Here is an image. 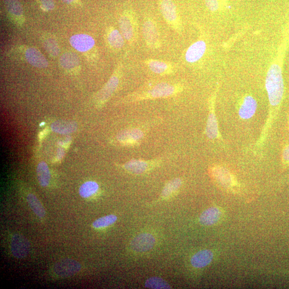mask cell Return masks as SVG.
Listing matches in <instances>:
<instances>
[{"label":"cell","instance_id":"cell-23","mask_svg":"<svg viewBox=\"0 0 289 289\" xmlns=\"http://www.w3.org/2000/svg\"><path fill=\"white\" fill-rule=\"evenodd\" d=\"M60 64L67 71H74L79 67L80 62L77 55L69 52L62 55Z\"/></svg>","mask_w":289,"mask_h":289},{"label":"cell","instance_id":"cell-29","mask_svg":"<svg viewBox=\"0 0 289 289\" xmlns=\"http://www.w3.org/2000/svg\"><path fill=\"white\" fill-rule=\"evenodd\" d=\"M144 287L148 289H170V286L165 280L158 277L148 279L144 283Z\"/></svg>","mask_w":289,"mask_h":289},{"label":"cell","instance_id":"cell-6","mask_svg":"<svg viewBox=\"0 0 289 289\" xmlns=\"http://www.w3.org/2000/svg\"><path fill=\"white\" fill-rule=\"evenodd\" d=\"M163 159L160 158L149 160L133 159L120 165V167L131 174L142 175L160 166L163 163Z\"/></svg>","mask_w":289,"mask_h":289},{"label":"cell","instance_id":"cell-3","mask_svg":"<svg viewBox=\"0 0 289 289\" xmlns=\"http://www.w3.org/2000/svg\"><path fill=\"white\" fill-rule=\"evenodd\" d=\"M120 33L130 45L135 43L138 38V25L137 17L132 10H126L119 20Z\"/></svg>","mask_w":289,"mask_h":289},{"label":"cell","instance_id":"cell-20","mask_svg":"<svg viewBox=\"0 0 289 289\" xmlns=\"http://www.w3.org/2000/svg\"><path fill=\"white\" fill-rule=\"evenodd\" d=\"M182 185V180L180 178H173L167 182L160 196L161 199H169L178 193Z\"/></svg>","mask_w":289,"mask_h":289},{"label":"cell","instance_id":"cell-24","mask_svg":"<svg viewBox=\"0 0 289 289\" xmlns=\"http://www.w3.org/2000/svg\"><path fill=\"white\" fill-rule=\"evenodd\" d=\"M39 183L43 187H47L50 180V173L48 167L45 162L40 163L37 169Z\"/></svg>","mask_w":289,"mask_h":289},{"label":"cell","instance_id":"cell-21","mask_svg":"<svg viewBox=\"0 0 289 289\" xmlns=\"http://www.w3.org/2000/svg\"><path fill=\"white\" fill-rule=\"evenodd\" d=\"M5 6L13 18L21 23L24 22L23 10L19 0H4Z\"/></svg>","mask_w":289,"mask_h":289},{"label":"cell","instance_id":"cell-15","mask_svg":"<svg viewBox=\"0 0 289 289\" xmlns=\"http://www.w3.org/2000/svg\"><path fill=\"white\" fill-rule=\"evenodd\" d=\"M25 57L27 62L33 67L45 68L48 65L46 58L38 49L30 48L25 51Z\"/></svg>","mask_w":289,"mask_h":289},{"label":"cell","instance_id":"cell-38","mask_svg":"<svg viewBox=\"0 0 289 289\" xmlns=\"http://www.w3.org/2000/svg\"></svg>","mask_w":289,"mask_h":289},{"label":"cell","instance_id":"cell-28","mask_svg":"<svg viewBox=\"0 0 289 289\" xmlns=\"http://www.w3.org/2000/svg\"><path fill=\"white\" fill-rule=\"evenodd\" d=\"M99 190V185L94 181L85 183L79 189V194L84 198H88L94 195Z\"/></svg>","mask_w":289,"mask_h":289},{"label":"cell","instance_id":"cell-31","mask_svg":"<svg viewBox=\"0 0 289 289\" xmlns=\"http://www.w3.org/2000/svg\"><path fill=\"white\" fill-rule=\"evenodd\" d=\"M206 7L212 12H216L226 5V0H205Z\"/></svg>","mask_w":289,"mask_h":289},{"label":"cell","instance_id":"cell-34","mask_svg":"<svg viewBox=\"0 0 289 289\" xmlns=\"http://www.w3.org/2000/svg\"><path fill=\"white\" fill-rule=\"evenodd\" d=\"M65 151L63 148H59L57 151V160H61L63 157H64Z\"/></svg>","mask_w":289,"mask_h":289},{"label":"cell","instance_id":"cell-18","mask_svg":"<svg viewBox=\"0 0 289 289\" xmlns=\"http://www.w3.org/2000/svg\"><path fill=\"white\" fill-rule=\"evenodd\" d=\"M257 103L251 96H246L239 110L240 117L242 119L251 118L256 112Z\"/></svg>","mask_w":289,"mask_h":289},{"label":"cell","instance_id":"cell-5","mask_svg":"<svg viewBox=\"0 0 289 289\" xmlns=\"http://www.w3.org/2000/svg\"><path fill=\"white\" fill-rule=\"evenodd\" d=\"M122 65H119L105 86L97 92L95 97L96 105L97 108H101L105 105L117 91L122 77Z\"/></svg>","mask_w":289,"mask_h":289},{"label":"cell","instance_id":"cell-33","mask_svg":"<svg viewBox=\"0 0 289 289\" xmlns=\"http://www.w3.org/2000/svg\"><path fill=\"white\" fill-rule=\"evenodd\" d=\"M42 8L45 11L53 10L55 8L54 0H39Z\"/></svg>","mask_w":289,"mask_h":289},{"label":"cell","instance_id":"cell-16","mask_svg":"<svg viewBox=\"0 0 289 289\" xmlns=\"http://www.w3.org/2000/svg\"><path fill=\"white\" fill-rule=\"evenodd\" d=\"M222 215V211L218 207H211L201 214L199 222L206 226H210L217 223L221 218Z\"/></svg>","mask_w":289,"mask_h":289},{"label":"cell","instance_id":"cell-1","mask_svg":"<svg viewBox=\"0 0 289 289\" xmlns=\"http://www.w3.org/2000/svg\"><path fill=\"white\" fill-rule=\"evenodd\" d=\"M183 90V87L180 84L161 82L148 87V88L135 92L124 97L120 102L128 104L144 100L165 99L175 96Z\"/></svg>","mask_w":289,"mask_h":289},{"label":"cell","instance_id":"cell-8","mask_svg":"<svg viewBox=\"0 0 289 289\" xmlns=\"http://www.w3.org/2000/svg\"><path fill=\"white\" fill-rule=\"evenodd\" d=\"M144 42L147 47L152 49H157L161 48V42L157 24L151 18L144 20L142 28Z\"/></svg>","mask_w":289,"mask_h":289},{"label":"cell","instance_id":"cell-12","mask_svg":"<svg viewBox=\"0 0 289 289\" xmlns=\"http://www.w3.org/2000/svg\"><path fill=\"white\" fill-rule=\"evenodd\" d=\"M144 62L150 71L161 76L175 72V65L169 62L149 59L144 60Z\"/></svg>","mask_w":289,"mask_h":289},{"label":"cell","instance_id":"cell-4","mask_svg":"<svg viewBox=\"0 0 289 289\" xmlns=\"http://www.w3.org/2000/svg\"><path fill=\"white\" fill-rule=\"evenodd\" d=\"M147 125L131 127L120 131L116 140L121 146H136L140 144L148 131Z\"/></svg>","mask_w":289,"mask_h":289},{"label":"cell","instance_id":"cell-27","mask_svg":"<svg viewBox=\"0 0 289 289\" xmlns=\"http://www.w3.org/2000/svg\"><path fill=\"white\" fill-rule=\"evenodd\" d=\"M43 43L45 49L51 56L56 57L59 55L60 52L59 46L53 37L45 36Z\"/></svg>","mask_w":289,"mask_h":289},{"label":"cell","instance_id":"cell-11","mask_svg":"<svg viewBox=\"0 0 289 289\" xmlns=\"http://www.w3.org/2000/svg\"><path fill=\"white\" fill-rule=\"evenodd\" d=\"M155 244L154 237L151 234L138 235L131 242L132 249L137 252H145L151 250Z\"/></svg>","mask_w":289,"mask_h":289},{"label":"cell","instance_id":"cell-19","mask_svg":"<svg viewBox=\"0 0 289 289\" xmlns=\"http://www.w3.org/2000/svg\"><path fill=\"white\" fill-rule=\"evenodd\" d=\"M107 40L110 47L114 49H122L124 45V38L122 33L114 27L108 29Z\"/></svg>","mask_w":289,"mask_h":289},{"label":"cell","instance_id":"cell-30","mask_svg":"<svg viewBox=\"0 0 289 289\" xmlns=\"http://www.w3.org/2000/svg\"><path fill=\"white\" fill-rule=\"evenodd\" d=\"M117 219V217L115 215L107 216L96 219L92 226L97 229L105 228L113 224Z\"/></svg>","mask_w":289,"mask_h":289},{"label":"cell","instance_id":"cell-37","mask_svg":"<svg viewBox=\"0 0 289 289\" xmlns=\"http://www.w3.org/2000/svg\"><path fill=\"white\" fill-rule=\"evenodd\" d=\"M62 1L68 4H71L76 1V0H62Z\"/></svg>","mask_w":289,"mask_h":289},{"label":"cell","instance_id":"cell-32","mask_svg":"<svg viewBox=\"0 0 289 289\" xmlns=\"http://www.w3.org/2000/svg\"><path fill=\"white\" fill-rule=\"evenodd\" d=\"M282 162L283 169L289 167V143H286L282 152Z\"/></svg>","mask_w":289,"mask_h":289},{"label":"cell","instance_id":"cell-22","mask_svg":"<svg viewBox=\"0 0 289 289\" xmlns=\"http://www.w3.org/2000/svg\"><path fill=\"white\" fill-rule=\"evenodd\" d=\"M77 128V124L70 121L57 120L51 125L52 131L63 135L72 134L76 131Z\"/></svg>","mask_w":289,"mask_h":289},{"label":"cell","instance_id":"cell-36","mask_svg":"<svg viewBox=\"0 0 289 289\" xmlns=\"http://www.w3.org/2000/svg\"><path fill=\"white\" fill-rule=\"evenodd\" d=\"M48 130H46L43 131V132H42L41 133H40V135H39V137L40 139H42L43 137H44V136H46V134H47L48 133Z\"/></svg>","mask_w":289,"mask_h":289},{"label":"cell","instance_id":"cell-10","mask_svg":"<svg viewBox=\"0 0 289 289\" xmlns=\"http://www.w3.org/2000/svg\"><path fill=\"white\" fill-rule=\"evenodd\" d=\"M30 251V243L24 236L15 234L11 239V251L15 257L19 259L24 258L28 256Z\"/></svg>","mask_w":289,"mask_h":289},{"label":"cell","instance_id":"cell-25","mask_svg":"<svg viewBox=\"0 0 289 289\" xmlns=\"http://www.w3.org/2000/svg\"><path fill=\"white\" fill-rule=\"evenodd\" d=\"M206 134L208 137L212 140L217 138L218 136V125L217 118L215 112L213 109L209 114V118H208L206 128Z\"/></svg>","mask_w":289,"mask_h":289},{"label":"cell","instance_id":"cell-17","mask_svg":"<svg viewBox=\"0 0 289 289\" xmlns=\"http://www.w3.org/2000/svg\"><path fill=\"white\" fill-rule=\"evenodd\" d=\"M213 257V253L211 250H201L196 253L192 257L191 264L195 268H204L212 262Z\"/></svg>","mask_w":289,"mask_h":289},{"label":"cell","instance_id":"cell-14","mask_svg":"<svg viewBox=\"0 0 289 289\" xmlns=\"http://www.w3.org/2000/svg\"><path fill=\"white\" fill-rule=\"evenodd\" d=\"M206 50V44L203 40H199L191 45L186 54V60L189 63L199 61L204 56Z\"/></svg>","mask_w":289,"mask_h":289},{"label":"cell","instance_id":"cell-7","mask_svg":"<svg viewBox=\"0 0 289 289\" xmlns=\"http://www.w3.org/2000/svg\"><path fill=\"white\" fill-rule=\"evenodd\" d=\"M160 8L165 20L175 31L180 33L182 31V24L176 6L172 0H160Z\"/></svg>","mask_w":289,"mask_h":289},{"label":"cell","instance_id":"cell-2","mask_svg":"<svg viewBox=\"0 0 289 289\" xmlns=\"http://www.w3.org/2000/svg\"><path fill=\"white\" fill-rule=\"evenodd\" d=\"M265 88L270 105L278 107L284 95V80L281 67L277 63L270 66L265 78Z\"/></svg>","mask_w":289,"mask_h":289},{"label":"cell","instance_id":"cell-13","mask_svg":"<svg viewBox=\"0 0 289 289\" xmlns=\"http://www.w3.org/2000/svg\"><path fill=\"white\" fill-rule=\"evenodd\" d=\"M70 43L72 47L77 50L85 52L95 47V41L91 36L85 34L74 35L71 38Z\"/></svg>","mask_w":289,"mask_h":289},{"label":"cell","instance_id":"cell-26","mask_svg":"<svg viewBox=\"0 0 289 289\" xmlns=\"http://www.w3.org/2000/svg\"><path fill=\"white\" fill-rule=\"evenodd\" d=\"M27 200L31 209L40 218H43L46 216V211L41 202L36 195L29 194L27 196Z\"/></svg>","mask_w":289,"mask_h":289},{"label":"cell","instance_id":"cell-35","mask_svg":"<svg viewBox=\"0 0 289 289\" xmlns=\"http://www.w3.org/2000/svg\"><path fill=\"white\" fill-rule=\"evenodd\" d=\"M72 139L70 137H68L64 142H62V146L64 147H68L71 143Z\"/></svg>","mask_w":289,"mask_h":289},{"label":"cell","instance_id":"cell-9","mask_svg":"<svg viewBox=\"0 0 289 289\" xmlns=\"http://www.w3.org/2000/svg\"><path fill=\"white\" fill-rule=\"evenodd\" d=\"M82 269V265L72 259H65L54 265L53 273L59 278H66L76 274Z\"/></svg>","mask_w":289,"mask_h":289}]
</instances>
